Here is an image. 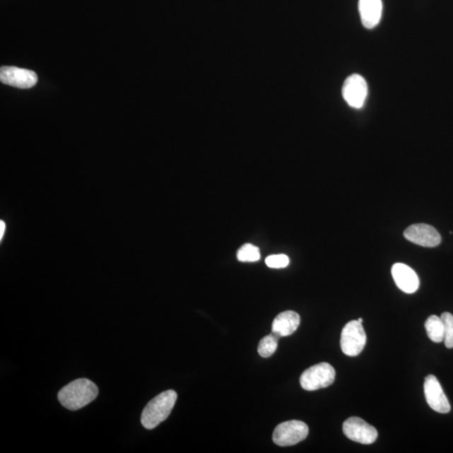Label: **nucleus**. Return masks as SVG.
<instances>
[{
  "label": "nucleus",
  "mask_w": 453,
  "mask_h": 453,
  "mask_svg": "<svg viewBox=\"0 0 453 453\" xmlns=\"http://www.w3.org/2000/svg\"><path fill=\"white\" fill-rule=\"evenodd\" d=\"M98 388L91 380L79 379L66 385L58 393V400L70 411H78L98 397Z\"/></svg>",
  "instance_id": "f257e3e1"
},
{
  "label": "nucleus",
  "mask_w": 453,
  "mask_h": 453,
  "mask_svg": "<svg viewBox=\"0 0 453 453\" xmlns=\"http://www.w3.org/2000/svg\"><path fill=\"white\" fill-rule=\"evenodd\" d=\"M177 394L172 389L167 390L155 396L147 404L141 415V423L147 430L158 427L172 413Z\"/></svg>",
  "instance_id": "f03ea898"
},
{
  "label": "nucleus",
  "mask_w": 453,
  "mask_h": 453,
  "mask_svg": "<svg viewBox=\"0 0 453 453\" xmlns=\"http://www.w3.org/2000/svg\"><path fill=\"white\" fill-rule=\"evenodd\" d=\"M334 367L329 363H320L305 370L300 376V384L305 390L314 392L330 387L335 380Z\"/></svg>",
  "instance_id": "7ed1b4c3"
},
{
  "label": "nucleus",
  "mask_w": 453,
  "mask_h": 453,
  "mask_svg": "<svg viewBox=\"0 0 453 453\" xmlns=\"http://www.w3.org/2000/svg\"><path fill=\"white\" fill-rule=\"evenodd\" d=\"M309 428L300 420H289L278 425L273 433V441L280 447H290L302 442L308 436Z\"/></svg>",
  "instance_id": "20e7f679"
},
{
  "label": "nucleus",
  "mask_w": 453,
  "mask_h": 453,
  "mask_svg": "<svg viewBox=\"0 0 453 453\" xmlns=\"http://www.w3.org/2000/svg\"><path fill=\"white\" fill-rule=\"evenodd\" d=\"M366 341L362 324L358 321H351L345 325L341 334V349L348 356H358L365 348Z\"/></svg>",
  "instance_id": "39448f33"
},
{
  "label": "nucleus",
  "mask_w": 453,
  "mask_h": 453,
  "mask_svg": "<svg viewBox=\"0 0 453 453\" xmlns=\"http://www.w3.org/2000/svg\"><path fill=\"white\" fill-rule=\"evenodd\" d=\"M343 430L350 440L365 445L374 443L378 438V432L373 425L355 416L344 421Z\"/></svg>",
  "instance_id": "423d86ee"
},
{
  "label": "nucleus",
  "mask_w": 453,
  "mask_h": 453,
  "mask_svg": "<svg viewBox=\"0 0 453 453\" xmlns=\"http://www.w3.org/2000/svg\"><path fill=\"white\" fill-rule=\"evenodd\" d=\"M343 96L347 104L354 109H361L367 96V85L360 75L353 74L345 80Z\"/></svg>",
  "instance_id": "0eeeda50"
},
{
  "label": "nucleus",
  "mask_w": 453,
  "mask_h": 453,
  "mask_svg": "<svg viewBox=\"0 0 453 453\" xmlns=\"http://www.w3.org/2000/svg\"><path fill=\"white\" fill-rule=\"evenodd\" d=\"M424 393L428 406L438 413L447 414L451 411L449 401L434 375H428L425 379Z\"/></svg>",
  "instance_id": "6e6552de"
},
{
  "label": "nucleus",
  "mask_w": 453,
  "mask_h": 453,
  "mask_svg": "<svg viewBox=\"0 0 453 453\" xmlns=\"http://www.w3.org/2000/svg\"><path fill=\"white\" fill-rule=\"evenodd\" d=\"M0 81L8 86L27 89L34 87L38 82V78L33 71L16 66H2Z\"/></svg>",
  "instance_id": "1a4fd4ad"
},
{
  "label": "nucleus",
  "mask_w": 453,
  "mask_h": 453,
  "mask_svg": "<svg viewBox=\"0 0 453 453\" xmlns=\"http://www.w3.org/2000/svg\"><path fill=\"white\" fill-rule=\"evenodd\" d=\"M407 240L423 247L433 248L441 244L442 237L436 228L428 224L418 223L408 227L404 232Z\"/></svg>",
  "instance_id": "9d476101"
},
{
  "label": "nucleus",
  "mask_w": 453,
  "mask_h": 453,
  "mask_svg": "<svg viewBox=\"0 0 453 453\" xmlns=\"http://www.w3.org/2000/svg\"><path fill=\"white\" fill-rule=\"evenodd\" d=\"M392 276L399 289L407 294L415 293L419 288L420 281L418 276L412 269L405 264H394L392 270Z\"/></svg>",
  "instance_id": "9b49d317"
},
{
  "label": "nucleus",
  "mask_w": 453,
  "mask_h": 453,
  "mask_svg": "<svg viewBox=\"0 0 453 453\" xmlns=\"http://www.w3.org/2000/svg\"><path fill=\"white\" fill-rule=\"evenodd\" d=\"M358 11L363 25L367 29H374L379 25L382 16V0H360Z\"/></svg>",
  "instance_id": "f8f14e48"
},
{
  "label": "nucleus",
  "mask_w": 453,
  "mask_h": 453,
  "mask_svg": "<svg viewBox=\"0 0 453 453\" xmlns=\"http://www.w3.org/2000/svg\"><path fill=\"white\" fill-rule=\"evenodd\" d=\"M300 322L298 313L293 311L281 312L273 321L272 334L278 338L287 337L298 330Z\"/></svg>",
  "instance_id": "ddd939ff"
},
{
  "label": "nucleus",
  "mask_w": 453,
  "mask_h": 453,
  "mask_svg": "<svg viewBox=\"0 0 453 453\" xmlns=\"http://www.w3.org/2000/svg\"><path fill=\"white\" fill-rule=\"evenodd\" d=\"M425 329L433 342L439 343L444 341V326L441 317L436 315L429 317L425 322Z\"/></svg>",
  "instance_id": "4468645a"
},
{
  "label": "nucleus",
  "mask_w": 453,
  "mask_h": 453,
  "mask_svg": "<svg viewBox=\"0 0 453 453\" xmlns=\"http://www.w3.org/2000/svg\"><path fill=\"white\" fill-rule=\"evenodd\" d=\"M278 338L276 335L271 334L266 336L260 340L258 346V353L262 358H270L276 351L278 347Z\"/></svg>",
  "instance_id": "2eb2a0df"
},
{
  "label": "nucleus",
  "mask_w": 453,
  "mask_h": 453,
  "mask_svg": "<svg viewBox=\"0 0 453 453\" xmlns=\"http://www.w3.org/2000/svg\"><path fill=\"white\" fill-rule=\"evenodd\" d=\"M237 258L241 262H257L260 259L258 247L251 244H245L237 250Z\"/></svg>",
  "instance_id": "dca6fc26"
},
{
  "label": "nucleus",
  "mask_w": 453,
  "mask_h": 453,
  "mask_svg": "<svg viewBox=\"0 0 453 453\" xmlns=\"http://www.w3.org/2000/svg\"><path fill=\"white\" fill-rule=\"evenodd\" d=\"M444 326V343L447 348H453V316L444 312L441 316Z\"/></svg>",
  "instance_id": "f3484780"
},
{
  "label": "nucleus",
  "mask_w": 453,
  "mask_h": 453,
  "mask_svg": "<svg viewBox=\"0 0 453 453\" xmlns=\"http://www.w3.org/2000/svg\"><path fill=\"white\" fill-rule=\"evenodd\" d=\"M266 264L272 269H282L289 266L290 259L286 254H273L266 258Z\"/></svg>",
  "instance_id": "a211bd4d"
},
{
  "label": "nucleus",
  "mask_w": 453,
  "mask_h": 453,
  "mask_svg": "<svg viewBox=\"0 0 453 453\" xmlns=\"http://www.w3.org/2000/svg\"><path fill=\"white\" fill-rule=\"evenodd\" d=\"M6 223H4L3 220L0 221V241L2 242L3 237L4 236V233H6Z\"/></svg>",
  "instance_id": "6ab92c4d"
},
{
  "label": "nucleus",
  "mask_w": 453,
  "mask_h": 453,
  "mask_svg": "<svg viewBox=\"0 0 453 453\" xmlns=\"http://www.w3.org/2000/svg\"><path fill=\"white\" fill-rule=\"evenodd\" d=\"M358 321L360 322V324H362L363 320V318H358Z\"/></svg>",
  "instance_id": "aec40b11"
}]
</instances>
